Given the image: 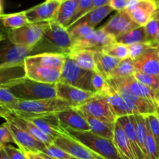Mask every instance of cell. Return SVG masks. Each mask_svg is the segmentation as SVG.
I'll return each mask as SVG.
<instances>
[{
    "label": "cell",
    "instance_id": "6da1fadb",
    "mask_svg": "<svg viewBox=\"0 0 159 159\" xmlns=\"http://www.w3.org/2000/svg\"><path fill=\"white\" fill-rule=\"evenodd\" d=\"M1 86L9 89L16 97L22 100L57 98L56 84L41 83L24 75L11 79Z\"/></svg>",
    "mask_w": 159,
    "mask_h": 159
},
{
    "label": "cell",
    "instance_id": "7a4b0ae2",
    "mask_svg": "<svg viewBox=\"0 0 159 159\" xmlns=\"http://www.w3.org/2000/svg\"><path fill=\"white\" fill-rule=\"evenodd\" d=\"M73 107H74L69 102L57 97L38 100L19 99L15 104L6 109L16 113L30 115H41L57 113Z\"/></svg>",
    "mask_w": 159,
    "mask_h": 159
},
{
    "label": "cell",
    "instance_id": "3957f363",
    "mask_svg": "<svg viewBox=\"0 0 159 159\" xmlns=\"http://www.w3.org/2000/svg\"><path fill=\"white\" fill-rule=\"evenodd\" d=\"M68 134L90 151L107 159H122L111 140L101 138L91 131H68Z\"/></svg>",
    "mask_w": 159,
    "mask_h": 159
},
{
    "label": "cell",
    "instance_id": "277c9868",
    "mask_svg": "<svg viewBox=\"0 0 159 159\" xmlns=\"http://www.w3.org/2000/svg\"><path fill=\"white\" fill-rule=\"evenodd\" d=\"M45 23H29L18 29H10L7 39L11 43L29 48H35L43 39Z\"/></svg>",
    "mask_w": 159,
    "mask_h": 159
},
{
    "label": "cell",
    "instance_id": "5b68a950",
    "mask_svg": "<svg viewBox=\"0 0 159 159\" xmlns=\"http://www.w3.org/2000/svg\"><path fill=\"white\" fill-rule=\"evenodd\" d=\"M92 75L93 71L80 68L74 61L67 56L65 65L61 69L60 82L93 92Z\"/></svg>",
    "mask_w": 159,
    "mask_h": 159
},
{
    "label": "cell",
    "instance_id": "8992f818",
    "mask_svg": "<svg viewBox=\"0 0 159 159\" xmlns=\"http://www.w3.org/2000/svg\"><path fill=\"white\" fill-rule=\"evenodd\" d=\"M34 50L3 40L0 43V69L23 68L25 58L31 55Z\"/></svg>",
    "mask_w": 159,
    "mask_h": 159
},
{
    "label": "cell",
    "instance_id": "52a82bcc",
    "mask_svg": "<svg viewBox=\"0 0 159 159\" xmlns=\"http://www.w3.org/2000/svg\"><path fill=\"white\" fill-rule=\"evenodd\" d=\"M18 116L29 120L34 125L37 126L44 134L52 139H56L61 136L69 135L63 126L61 125L57 113H48L41 115H30L12 112Z\"/></svg>",
    "mask_w": 159,
    "mask_h": 159
},
{
    "label": "cell",
    "instance_id": "ba28073f",
    "mask_svg": "<svg viewBox=\"0 0 159 159\" xmlns=\"http://www.w3.org/2000/svg\"><path fill=\"white\" fill-rule=\"evenodd\" d=\"M43 39L59 53L66 54L73 48V40L68 30L54 20L45 23Z\"/></svg>",
    "mask_w": 159,
    "mask_h": 159
},
{
    "label": "cell",
    "instance_id": "9c48e42d",
    "mask_svg": "<svg viewBox=\"0 0 159 159\" xmlns=\"http://www.w3.org/2000/svg\"><path fill=\"white\" fill-rule=\"evenodd\" d=\"M107 82H108L109 85L111 88L116 90L118 93H120L126 99L130 101L137 107L140 115L148 116V115L157 113L158 107V104L155 103L153 101L149 100V99L134 96L129 90L127 85L124 84V81L121 78L110 79L107 80Z\"/></svg>",
    "mask_w": 159,
    "mask_h": 159
},
{
    "label": "cell",
    "instance_id": "30bf717a",
    "mask_svg": "<svg viewBox=\"0 0 159 159\" xmlns=\"http://www.w3.org/2000/svg\"><path fill=\"white\" fill-rule=\"evenodd\" d=\"M77 108L85 114L102 122L115 124L117 120V116L110 103L104 98L98 95Z\"/></svg>",
    "mask_w": 159,
    "mask_h": 159
},
{
    "label": "cell",
    "instance_id": "8fae6325",
    "mask_svg": "<svg viewBox=\"0 0 159 159\" xmlns=\"http://www.w3.org/2000/svg\"><path fill=\"white\" fill-rule=\"evenodd\" d=\"M4 124L12 134L14 143L23 152H30L34 153H43L47 145L34 138L30 134L22 130L15 124L6 122Z\"/></svg>",
    "mask_w": 159,
    "mask_h": 159
},
{
    "label": "cell",
    "instance_id": "7c38bea8",
    "mask_svg": "<svg viewBox=\"0 0 159 159\" xmlns=\"http://www.w3.org/2000/svg\"><path fill=\"white\" fill-rule=\"evenodd\" d=\"M56 90L57 98L69 102L75 108L84 105L97 96L93 92L82 89L60 82L56 84Z\"/></svg>",
    "mask_w": 159,
    "mask_h": 159
},
{
    "label": "cell",
    "instance_id": "4fadbf2b",
    "mask_svg": "<svg viewBox=\"0 0 159 159\" xmlns=\"http://www.w3.org/2000/svg\"><path fill=\"white\" fill-rule=\"evenodd\" d=\"M158 6L152 0H129L127 11L140 26H144L155 16Z\"/></svg>",
    "mask_w": 159,
    "mask_h": 159
},
{
    "label": "cell",
    "instance_id": "5bb4252c",
    "mask_svg": "<svg viewBox=\"0 0 159 159\" xmlns=\"http://www.w3.org/2000/svg\"><path fill=\"white\" fill-rule=\"evenodd\" d=\"M61 3L56 0H46L42 4L24 11L28 23H40L52 21L55 18Z\"/></svg>",
    "mask_w": 159,
    "mask_h": 159
},
{
    "label": "cell",
    "instance_id": "9a60e30c",
    "mask_svg": "<svg viewBox=\"0 0 159 159\" xmlns=\"http://www.w3.org/2000/svg\"><path fill=\"white\" fill-rule=\"evenodd\" d=\"M139 26V25L132 20L128 12L124 10L114 14L109 21L100 28L115 38Z\"/></svg>",
    "mask_w": 159,
    "mask_h": 159
},
{
    "label": "cell",
    "instance_id": "2e32d148",
    "mask_svg": "<svg viewBox=\"0 0 159 159\" xmlns=\"http://www.w3.org/2000/svg\"><path fill=\"white\" fill-rule=\"evenodd\" d=\"M60 122L67 131H90L86 119L78 108L68 109L57 113Z\"/></svg>",
    "mask_w": 159,
    "mask_h": 159
},
{
    "label": "cell",
    "instance_id": "e0dca14e",
    "mask_svg": "<svg viewBox=\"0 0 159 159\" xmlns=\"http://www.w3.org/2000/svg\"><path fill=\"white\" fill-rule=\"evenodd\" d=\"M66 54L57 52H43L31 54L25 58L24 65L61 70L66 60Z\"/></svg>",
    "mask_w": 159,
    "mask_h": 159
},
{
    "label": "cell",
    "instance_id": "ac0fdd59",
    "mask_svg": "<svg viewBox=\"0 0 159 159\" xmlns=\"http://www.w3.org/2000/svg\"><path fill=\"white\" fill-rule=\"evenodd\" d=\"M99 96L104 98L110 103L117 118L124 116L139 114L137 107L130 101L123 97L120 93L110 86L107 92Z\"/></svg>",
    "mask_w": 159,
    "mask_h": 159
},
{
    "label": "cell",
    "instance_id": "d6986e66",
    "mask_svg": "<svg viewBox=\"0 0 159 159\" xmlns=\"http://www.w3.org/2000/svg\"><path fill=\"white\" fill-rule=\"evenodd\" d=\"M53 144L78 159H95L93 152L70 135H64L54 139Z\"/></svg>",
    "mask_w": 159,
    "mask_h": 159
},
{
    "label": "cell",
    "instance_id": "ffe728a7",
    "mask_svg": "<svg viewBox=\"0 0 159 159\" xmlns=\"http://www.w3.org/2000/svg\"><path fill=\"white\" fill-rule=\"evenodd\" d=\"M114 42V37L106 33L101 28H99L85 38L74 42L73 48L101 51L103 48Z\"/></svg>",
    "mask_w": 159,
    "mask_h": 159
},
{
    "label": "cell",
    "instance_id": "44dd1931",
    "mask_svg": "<svg viewBox=\"0 0 159 159\" xmlns=\"http://www.w3.org/2000/svg\"><path fill=\"white\" fill-rule=\"evenodd\" d=\"M23 72L24 76L31 80L45 84H57L60 82L61 70L24 65Z\"/></svg>",
    "mask_w": 159,
    "mask_h": 159
},
{
    "label": "cell",
    "instance_id": "7402d4cb",
    "mask_svg": "<svg viewBox=\"0 0 159 159\" xmlns=\"http://www.w3.org/2000/svg\"><path fill=\"white\" fill-rule=\"evenodd\" d=\"M158 48H154L141 57L134 60L136 71L159 77Z\"/></svg>",
    "mask_w": 159,
    "mask_h": 159
},
{
    "label": "cell",
    "instance_id": "603a6c76",
    "mask_svg": "<svg viewBox=\"0 0 159 159\" xmlns=\"http://www.w3.org/2000/svg\"><path fill=\"white\" fill-rule=\"evenodd\" d=\"M123 130L125 133L130 145H131L133 152L134 153L137 159H147L145 155L142 152V151L140 148V146L138 144V138H137L136 128H135L134 124V115H130V116H124L118 117L116 120V122Z\"/></svg>",
    "mask_w": 159,
    "mask_h": 159
},
{
    "label": "cell",
    "instance_id": "cb8c5ba5",
    "mask_svg": "<svg viewBox=\"0 0 159 159\" xmlns=\"http://www.w3.org/2000/svg\"><path fill=\"white\" fill-rule=\"evenodd\" d=\"M95 51L84 48H72L66 55L74 61L80 68L87 71H98L94 58Z\"/></svg>",
    "mask_w": 159,
    "mask_h": 159
},
{
    "label": "cell",
    "instance_id": "d4e9b609",
    "mask_svg": "<svg viewBox=\"0 0 159 159\" xmlns=\"http://www.w3.org/2000/svg\"><path fill=\"white\" fill-rule=\"evenodd\" d=\"M130 92L138 97L149 99L159 106V92L141 83L134 77L121 78Z\"/></svg>",
    "mask_w": 159,
    "mask_h": 159
},
{
    "label": "cell",
    "instance_id": "484cf974",
    "mask_svg": "<svg viewBox=\"0 0 159 159\" xmlns=\"http://www.w3.org/2000/svg\"><path fill=\"white\" fill-rule=\"evenodd\" d=\"M113 142L122 159H137L131 145L120 126L116 123Z\"/></svg>",
    "mask_w": 159,
    "mask_h": 159
},
{
    "label": "cell",
    "instance_id": "4316f807",
    "mask_svg": "<svg viewBox=\"0 0 159 159\" xmlns=\"http://www.w3.org/2000/svg\"><path fill=\"white\" fill-rule=\"evenodd\" d=\"M95 63L97 71L108 80L111 74L117 67L120 60L104 54L100 51H95Z\"/></svg>",
    "mask_w": 159,
    "mask_h": 159
},
{
    "label": "cell",
    "instance_id": "83f0119b",
    "mask_svg": "<svg viewBox=\"0 0 159 159\" xmlns=\"http://www.w3.org/2000/svg\"><path fill=\"white\" fill-rule=\"evenodd\" d=\"M113 11V8L110 6H109V5L102 6V7L100 8H97V9H93V10L87 12L85 16H83L82 18L79 19L78 21H76L71 26H75V25L85 24L95 28L99 23H100L101 22L109 15V14L111 13ZM68 29H69V28H68Z\"/></svg>",
    "mask_w": 159,
    "mask_h": 159
},
{
    "label": "cell",
    "instance_id": "f1b7e54d",
    "mask_svg": "<svg viewBox=\"0 0 159 159\" xmlns=\"http://www.w3.org/2000/svg\"><path fill=\"white\" fill-rule=\"evenodd\" d=\"M82 113H83L84 116H85L87 122H88L89 126L90 127V131L92 133L97 135V136L101 137V138L113 141V135H114L115 124H115H110V123L102 122V121L89 116V115L83 113V112H82Z\"/></svg>",
    "mask_w": 159,
    "mask_h": 159
},
{
    "label": "cell",
    "instance_id": "f546056e",
    "mask_svg": "<svg viewBox=\"0 0 159 159\" xmlns=\"http://www.w3.org/2000/svg\"><path fill=\"white\" fill-rule=\"evenodd\" d=\"M78 2L79 0H66L61 3L54 21L67 29L77 9Z\"/></svg>",
    "mask_w": 159,
    "mask_h": 159
},
{
    "label": "cell",
    "instance_id": "4dcf8cb0",
    "mask_svg": "<svg viewBox=\"0 0 159 159\" xmlns=\"http://www.w3.org/2000/svg\"><path fill=\"white\" fill-rule=\"evenodd\" d=\"M114 40L116 43H122L127 46L138 43L148 42L147 34H146L144 26H139L138 28H135L132 30L115 37Z\"/></svg>",
    "mask_w": 159,
    "mask_h": 159
},
{
    "label": "cell",
    "instance_id": "1f68e13d",
    "mask_svg": "<svg viewBox=\"0 0 159 159\" xmlns=\"http://www.w3.org/2000/svg\"><path fill=\"white\" fill-rule=\"evenodd\" d=\"M0 20L5 27L10 29H18L29 24L24 11L16 13L3 14Z\"/></svg>",
    "mask_w": 159,
    "mask_h": 159
},
{
    "label": "cell",
    "instance_id": "d6a6232c",
    "mask_svg": "<svg viewBox=\"0 0 159 159\" xmlns=\"http://www.w3.org/2000/svg\"><path fill=\"white\" fill-rule=\"evenodd\" d=\"M134 124L138 144H139L141 150L142 151L147 158L145 148L146 138H147V124H146L145 116L140 114L134 115Z\"/></svg>",
    "mask_w": 159,
    "mask_h": 159
},
{
    "label": "cell",
    "instance_id": "836d02e7",
    "mask_svg": "<svg viewBox=\"0 0 159 159\" xmlns=\"http://www.w3.org/2000/svg\"><path fill=\"white\" fill-rule=\"evenodd\" d=\"M135 72H136V69H135L134 60L130 57H128V58L120 61L119 65L111 74L110 79L133 77Z\"/></svg>",
    "mask_w": 159,
    "mask_h": 159
},
{
    "label": "cell",
    "instance_id": "e575fe53",
    "mask_svg": "<svg viewBox=\"0 0 159 159\" xmlns=\"http://www.w3.org/2000/svg\"><path fill=\"white\" fill-rule=\"evenodd\" d=\"M100 51L120 61L130 57L128 46L122 44V43H116V42H114V43L105 47Z\"/></svg>",
    "mask_w": 159,
    "mask_h": 159
},
{
    "label": "cell",
    "instance_id": "d590c367",
    "mask_svg": "<svg viewBox=\"0 0 159 159\" xmlns=\"http://www.w3.org/2000/svg\"><path fill=\"white\" fill-rule=\"evenodd\" d=\"M68 30L71 35V38H72L73 43H74V42L82 40V39L89 36L90 34H92L96 30V29L92 27V26H88V25L80 24L71 26L69 29H68Z\"/></svg>",
    "mask_w": 159,
    "mask_h": 159
},
{
    "label": "cell",
    "instance_id": "8d00e7d4",
    "mask_svg": "<svg viewBox=\"0 0 159 159\" xmlns=\"http://www.w3.org/2000/svg\"><path fill=\"white\" fill-rule=\"evenodd\" d=\"M91 85L93 92L96 93L98 96L107 92L110 87L107 79L99 71H93Z\"/></svg>",
    "mask_w": 159,
    "mask_h": 159
},
{
    "label": "cell",
    "instance_id": "74e56055",
    "mask_svg": "<svg viewBox=\"0 0 159 159\" xmlns=\"http://www.w3.org/2000/svg\"><path fill=\"white\" fill-rule=\"evenodd\" d=\"M154 48H159V47L155 43L148 41L130 45V46H128L130 57L133 60H135V59L144 55L148 51H149Z\"/></svg>",
    "mask_w": 159,
    "mask_h": 159
},
{
    "label": "cell",
    "instance_id": "f35d334b",
    "mask_svg": "<svg viewBox=\"0 0 159 159\" xmlns=\"http://www.w3.org/2000/svg\"><path fill=\"white\" fill-rule=\"evenodd\" d=\"M93 1L94 0H79L77 9H76L75 12L71 22L68 24V26H67V30L71 27L79 19L82 18L83 16H85L87 12L91 11L93 6Z\"/></svg>",
    "mask_w": 159,
    "mask_h": 159
},
{
    "label": "cell",
    "instance_id": "ab89813d",
    "mask_svg": "<svg viewBox=\"0 0 159 159\" xmlns=\"http://www.w3.org/2000/svg\"><path fill=\"white\" fill-rule=\"evenodd\" d=\"M133 77L141 83L159 92V77L152 75L138 72V71L135 72Z\"/></svg>",
    "mask_w": 159,
    "mask_h": 159
},
{
    "label": "cell",
    "instance_id": "60d3db41",
    "mask_svg": "<svg viewBox=\"0 0 159 159\" xmlns=\"http://www.w3.org/2000/svg\"><path fill=\"white\" fill-rule=\"evenodd\" d=\"M144 28H145L146 34H147L148 41L156 44L155 43V40H156L157 34H158L159 30V20L158 19L153 17L144 26Z\"/></svg>",
    "mask_w": 159,
    "mask_h": 159
},
{
    "label": "cell",
    "instance_id": "b9f144b4",
    "mask_svg": "<svg viewBox=\"0 0 159 159\" xmlns=\"http://www.w3.org/2000/svg\"><path fill=\"white\" fill-rule=\"evenodd\" d=\"M19 100L9 89L0 86V104L2 107L9 108Z\"/></svg>",
    "mask_w": 159,
    "mask_h": 159
},
{
    "label": "cell",
    "instance_id": "7bdbcfd3",
    "mask_svg": "<svg viewBox=\"0 0 159 159\" xmlns=\"http://www.w3.org/2000/svg\"><path fill=\"white\" fill-rule=\"evenodd\" d=\"M146 122L159 147V116L157 113L145 116Z\"/></svg>",
    "mask_w": 159,
    "mask_h": 159
},
{
    "label": "cell",
    "instance_id": "ee69618b",
    "mask_svg": "<svg viewBox=\"0 0 159 159\" xmlns=\"http://www.w3.org/2000/svg\"><path fill=\"white\" fill-rule=\"evenodd\" d=\"M43 154L47 155L48 156L51 157V158H57V159H69L70 156L68 153L64 152L58 147L54 145V144H49L47 145L46 149H45Z\"/></svg>",
    "mask_w": 159,
    "mask_h": 159
},
{
    "label": "cell",
    "instance_id": "f6af8a7d",
    "mask_svg": "<svg viewBox=\"0 0 159 159\" xmlns=\"http://www.w3.org/2000/svg\"><path fill=\"white\" fill-rule=\"evenodd\" d=\"M9 143H14L12 134L4 124L0 125V149H2Z\"/></svg>",
    "mask_w": 159,
    "mask_h": 159
},
{
    "label": "cell",
    "instance_id": "bcb514c9",
    "mask_svg": "<svg viewBox=\"0 0 159 159\" xmlns=\"http://www.w3.org/2000/svg\"><path fill=\"white\" fill-rule=\"evenodd\" d=\"M3 149L7 154L9 159H27L24 152L20 148H16L12 146L6 144Z\"/></svg>",
    "mask_w": 159,
    "mask_h": 159
},
{
    "label": "cell",
    "instance_id": "7dc6e473",
    "mask_svg": "<svg viewBox=\"0 0 159 159\" xmlns=\"http://www.w3.org/2000/svg\"><path fill=\"white\" fill-rule=\"evenodd\" d=\"M128 4L129 0H111L109 6H111L113 10L120 12V11L126 10Z\"/></svg>",
    "mask_w": 159,
    "mask_h": 159
},
{
    "label": "cell",
    "instance_id": "c3c4849f",
    "mask_svg": "<svg viewBox=\"0 0 159 159\" xmlns=\"http://www.w3.org/2000/svg\"><path fill=\"white\" fill-rule=\"evenodd\" d=\"M110 1H111V0H94V1H93V8H92L91 10L97 9V8L102 7V6H107V5L110 4Z\"/></svg>",
    "mask_w": 159,
    "mask_h": 159
},
{
    "label": "cell",
    "instance_id": "681fc988",
    "mask_svg": "<svg viewBox=\"0 0 159 159\" xmlns=\"http://www.w3.org/2000/svg\"><path fill=\"white\" fill-rule=\"evenodd\" d=\"M26 155V158L27 159H45L43 158V157L40 156L39 154L37 153H34V152H23Z\"/></svg>",
    "mask_w": 159,
    "mask_h": 159
},
{
    "label": "cell",
    "instance_id": "f907efd6",
    "mask_svg": "<svg viewBox=\"0 0 159 159\" xmlns=\"http://www.w3.org/2000/svg\"><path fill=\"white\" fill-rule=\"evenodd\" d=\"M0 159H9L4 149H0Z\"/></svg>",
    "mask_w": 159,
    "mask_h": 159
},
{
    "label": "cell",
    "instance_id": "816d5d0a",
    "mask_svg": "<svg viewBox=\"0 0 159 159\" xmlns=\"http://www.w3.org/2000/svg\"><path fill=\"white\" fill-rule=\"evenodd\" d=\"M3 15V3L2 0H0V19Z\"/></svg>",
    "mask_w": 159,
    "mask_h": 159
},
{
    "label": "cell",
    "instance_id": "f5cc1de1",
    "mask_svg": "<svg viewBox=\"0 0 159 159\" xmlns=\"http://www.w3.org/2000/svg\"><path fill=\"white\" fill-rule=\"evenodd\" d=\"M37 154H39V155H40V156H41V157H43V158H45V159H57V158H51V157L48 156V155H45V154H43V153H37Z\"/></svg>",
    "mask_w": 159,
    "mask_h": 159
},
{
    "label": "cell",
    "instance_id": "db71d44e",
    "mask_svg": "<svg viewBox=\"0 0 159 159\" xmlns=\"http://www.w3.org/2000/svg\"><path fill=\"white\" fill-rule=\"evenodd\" d=\"M93 155H94V158H95V159H107V158H104V157L101 156V155H98V154L94 153V152H93Z\"/></svg>",
    "mask_w": 159,
    "mask_h": 159
},
{
    "label": "cell",
    "instance_id": "11a10c76",
    "mask_svg": "<svg viewBox=\"0 0 159 159\" xmlns=\"http://www.w3.org/2000/svg\"><path fill=\"white\" fill-rule=\"evenodd\" d=\"M6 40V37H5V35L3 34H2V33H0V43L2 42L3 40Z\"/></svg>",
    "mask_w": 159,
    "mask_h": 159
},
{
    "label": "cell",
    "instance_id": "9f6ffc18",
    "mask_svg": "<svg viewBox=\"0 0 159 159\" xmlns=\"http://www.w3.org/2000/svg\"><path fill=\"white\" fill-rule=\"evenodd\" d=\"M155 43H156V44H157V46L159 47V30H158V34H157L156 40H155Z\"/></svg>",
    "mask_w": 159,
    "mask_h": 159
},
{
    "label": "cell",
    "instance_id": "6f0895ef",
    "mask_svg": "<svg viewBox=\"0 0 159 159\" xmlns=\"http://www.w3.org/2000/svg\"><path fill=\"white\" fill-rule=\"evenodd\" d=\"M154 17L156 19H158V20H159V8L157 9V11L155 12V16H154Z\"/></svg>",
    "mask_w": 159,
    "mask_h": 159
},
{
    "label": "cell",
    "instance_id": "680465c9",
    "mask_svg": "<svg viewBox=\"0 0 159 159\" xmlns=\"http://www.w3.org/2000/svg\"><path fill=\"white\" fill-rule=\"evenodd\" d=\"M152 1H153L156 4V6H158V8H159V0H152Z\"/></svg>",
    "mask_w": 159,
    "mask_h": 159
},
{
    "label": "cell",
    "instance_id": "91938a15",
    "mask_svg": "<svg viewBox=\"0 0 159 159\" xmlns=\"http://www.w3.org/2000/svg\"><path fill=\"white\" fill-rule=\"evenodd\" d=\"M56 1H58V2H63L66 1V0H56Z\"/></svg>",
    "mask_w": 159,
    "mask_h": 159
},
{
    "label": "cell",
    "instance_id": "94428289",
    "mask_svg": "<svg viewBox=\"0 0 159 159\" xmlns=\"http://www.w3.org/2000/svg\"><path fill=\"white\" fill-rule=\"evenodd\" d=\"M156 113L158 115V116H159V106L158 107V110H157V113Z\"/></svg>",
    "mask_w": 159,
    "mask_h": 159
},
{
    "label": "cell",
    "instance_id": "6125c7cd",
    "mask_svg": "<svg viewBox=\"0 0 159 159\" xmlns=\"http://www.w3.org/2000/svg\"><path fill=\"white\" fill-rule=\"evenodd\" d=\"M69 159H78V158H74V157H70L69 158Z\"/></svg>",
    "mask_w": 159,
    "mask_h": 159
},
{
    "label": "cell",
    "instance_id": "be15d7a7",
    "mask_svg": "<svg viewBox=\"0 0 159 159\" xmlns=\"http://www.w3.org/2000/svg\"><path fill=\"white\" fill-rule=\"evenodd\" d=\"M158 58H159V48H158Z\"/></svg>",
    "mask_w": 159,
    "mask_h": 159
},
{
    "label": "cell",
    "instance_id": "e7e4bbea",
    "mask_svg": "<svg viewBox=\"0 0 159 159\" xmlns=\"http://www.w3.org/2000/svg\"><path fill=\"white\" fill-rule=\"evenodd\" d=\"M0 107H2V106H1V104H0Z\"/></svg>",
    "mask_w": 159,
    "mask_h": 159
}]
</instances>
